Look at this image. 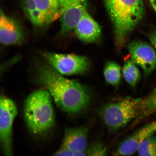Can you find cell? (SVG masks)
<instances>
[{"label":"cell","instance_id":"obj_1","mask_svg":"<svg viewBox=\"0 0 156 156\" xmlns=\"http://www.w3.org/2000/svg\"><path fill=\"white\" fill-rule=\"evenodd\" d=\"M61 75L53 68L41 66L38 70L37 79L62 110L71 115L82 112L90 102L89 90L79 82L66 79Z\"/></svg>","mask_w":156,"mask_h":156},{"label":"cell","instance_id":"obj_2","mask_svg":"<svg viewBox=\"0 0 156 156\" xmlns=\"http://www.w3.org/2000/svg\"><path fill=\"white\" fill-rule=\"evenodd\" d=\"M113 25L116 43L122 46L143 17V0H104Z\"/></svg>","mask_w":156,"mask_h":156},{"label":"cell","instance_id":"obj_3","mask_svg":"<svg viewBox=\"0 0 156 156\" xmlns=\"http://www.w3.org/2000/svg\"><path fill=\"white\" fill-rule=\"evenodd\" d=\"M46 89L34 91L27 98L24 116L30 131L35 135H43L53 127L55 116L51 96Z\"/></svg>","mask_w":156,"mask_h":156},{"label":"cell","instance_id":"obj_4","mask_svg":"<svg viewBox=\"0 0 156 156\" xmlns=\"http://www.w3.org/2000/svg\"><path fill=\"white\" fill-rule=\"evenodd\" d=\"M141 100L127 97L120 102L108 103L99 109V115L110 129L118 130L136 118Z\"/></svg>","mask_w":156,"mask_h":156},{"label":"cell","instance_id":"obj_5","mask_svg":"<svg viewBox=\"0 0 156 156\" xmlns=\"http://www.w3.org/2000/svg\"><path fill=\"white\" fill-rule=\"evenodd\" d=\"M44 55L54 69L62 75L82 74L89 69V60L85 56L52 52H46Z\"/></svg>","mask_w":156,"mask_h":156},{"label":"cell","instance_id":"obj_6","mask_svg":"<svg viewBox=\"0 0 156 156\" xmlns=\"http://www.w3.org/2000/svg\"><path fill=\"white\" fill-rule=\"evenodd\" d=\"M17 114L16 105L11 99L1 96L0 100V140L5 155L13 154L12 127Z\"/></svg>","mask_w":156,"mask_h":156},{"label":"cell","instance_id":"obj_7","mask_svg":"<svg viewBox=\"0 0 156 156\" xmlns=\"http://www.w3.org/2000/svg\"><path fill=\"white\" fill-rule=\"evenodd\" d=\"M61 32L66 34L75 29L85 11L87 0H58Z\"/></svg>","mask_w":156,"mask_h":156},{"label":"cell","instance_id":"obj_8","mask_svg":"<svg viewBox=\"0 0 156 156\" xmlns=\"http://www.w3.org/2000/svg\"><path fill=\"white\" fill-rule=\"evenodd\" d=\"M128 48L131 60L149 75L156 68V50L149 44L140 41L132 42Z\"/></svg>","mask_w":156,"mask_h":156},{"label":"cell","instance_id":"obj_9","mask_svg":"<svg viewBox=\"0 0 156 156\" xmlns=\"http://www.w3.org/2000/svg\"><path fill=\"white\" fill-rule=\"evenodd\" d=\"M24 39L23 29L15 19L6 15L1 10L0 14V41L4 45L22 43Z\"/></svg>","mask_w":156,"mask_h":156},{"label":"cell","instance_id":"obj_10","mask_svg":"<svg viewBox=\"0 0 156 156\" xmlns=\"http://www.w3.org/2000/svg\"><path fill=\"white\" fill-rule=\"evenodd\" d=\"M87 131L85 127L68 129L66 130L61 147L72 152L75 156L86 155Z\"/></svg>","mask_w":156,"mask_h":156},{"label":"cell","instance_id":"obj_11","mask_svg":"<svg viewBox=\"0 0 156 156\" xmlns=\"http://www.w3.org/2000/svg\"><path fill=\"white\" fill-rule=\"evenodd\" d=\"M74 29L78 37L85 42H96L101 35L100 26L87 11L83 13Z\"/></svg>","mask_w":156,"mask_h":156},{"label":"cell","instance_id":"obj_12","mask_svg":"<svg viewBox=\"0 0 156 156\" xmlns=\"http://www.w3.org/2000/svg\"><path fill=\"white\" fill-rule=\"evenodd\" d=\"M150 124L136 131L125 139L119 145L115 152L116 155H130L137 152L142 142L153 134Z\"/></svg>","mask_w":156,"mask_h":156},{"label":"cell","instance_id":"obj_13","mask_svg":"<svg viewBox=\"0 0 156 156\" xmlns=\"http://www.w3.org/2000/svg\"><path fill=\"white\" fill-rule=\"evenodd\" d=\"M37 9L42 13L46 25L60 17L58 0H35Z\"/></svg>","mask_w":156,"mask_h":156},{"label":"cell","instance_id":"obj_14","mask_svg":"<svg viewBox=\"0 0 156 156\" xmlns=\"http://www.w3.org/2000/svg\"><path fill=\"white\" fill-rule=\"evenodd\" d=\"M156 113V87L150 94L141 98L136 119L142 120Z\"/></svg>","mask_w":156,"mask_h":156},{"label":"cell","instance_id":"obj_15","mask_svg":"<svg viewBox=\"0 0 156 156\" xmlns=\"http://www.w3.org/2000/svg\"><path fill=\"white\" fill-rule=\"evenodd\" d=\"M125 80L130 86L136 87L140 77L139 69L136 64L131 59L126 60L122 69Z\"/></svg>","mask_w":156,"mask_h":156},{"label":"cell","instance_id":"obj_16","mask_svg":"<svg viewBox=\"0 0 156 156\" xmlns=\"http://www.w3.org/2000/svg\"><path fill=\"white\" fill-rule=\"evenodd\" d=\"M104 75L107 83L113 86L118 85L121 79L120 66L114 62H108L104 68Z\"/></svg>","mask_w":156,"mask_h":156},{"label":"cell","instance_id":"obj_17","mask_svg":"<svg viewBox=\"0 0 156 156\" xmlns=\"http://www.w3.org/2000/svg\"><path fill=\"white\" fill-rule=\"evenodd\" d=\"M141 156H156V136H148L142 142L137 151Z\"/></svg>","mask_w":156,"mask_h":156},{"label":"cell","instance_id":"obj_18","mask_svg":"<svg viewBox=\"0 0 156 156\" xmlns=\"http://www.w3.org/2000/svg\"><path fill=\"white\" fill-rule=\"evenodd\" d=\"M86 153L89 156H105L107 155V149L100 142H96L87 148Z\"/></svg>","mask_w":156,"mask_h":156},{"label":"cell","instance_id":"obj_19","mask_svg":"<svg viewBox=\"0 0 156 156\" xmlns=\"http://www.w3.org/2000/svg\"><path fill=\"white\" fill-rule=\"evenodd\" d=\"M23 7L26 14L37 8L35 0H24Z\"/></svg>","mask_w":156,"mask_h":156},{"label":"cell","instance_id":"obj_20","mask_svg":"<svg viewBox=\"0 0 156 156\" xmlns=\"http://www.w3.org/2000/svg\"><path fill=\"white\" fill-rule=\"evenodd\" d=\"M149 38L152 45L156 50V31L151 32L149 34Z\"/></svg>","mask_w":156,"mask_h":156},{"label":"cell","instance_id":"obj_21","mask_svg":"<svg viewBox=\"0 0 156 156\" xmlns=\"http://www.w3.org/2000/svg\"><path fill=\"white\" fill-rule=\"evenodd\" d=\"M149 1L156 13V0H149Z\"/></svg>","mask_w":156,"mask_h":156},{"label":"cell","instance_id":"obj_22","mask_svg":"<svg viewBox=\"0 0 156 156\" xmlns=\"http://www.w3.org/2000/svg\"><path fill=\"white\" fill-rule=\"evenodd\" d=\"M152 130L154 132L156 131V121L150 124Z\"/></svg>","mask_w":156,"mask_h":156}]
</instances>
